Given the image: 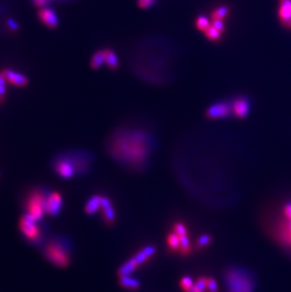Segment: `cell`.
I'll list each match as a JSON object with an SVG mask.
<instances>
[{
  "label": "cell",
  "instance_id": "5",
  "mask_svg": "<svg viewBox=\"0 0 291 292\" xmlns=\"http://www.w3.org/2000/svg\"><path fill=\"white\" fill-rule=\"evenodd\" d=\"M19 230L24 239L34 246H43L46 240L47 229L42 220H35L26 214L19 220Z\"/></svg>",
  "mask_w": 291,
  "mask_h": 292
},
{
  "label": "cell",
  "instance_id": "22",
  "mask_svg": "<svg viewBox=\"0 0 291 292\" xmlns=\"http://www.w3.org/2000/svg\"><path fill=\"white\" fill-rule=\"evenodd\" d=\"M203 33H204V35L206 36V38H207L209 41L214 42V43L219 42V41L221 40L222 35H223V33H221L219 30H217L212 24H211L209 28L205 30Z\"/></svg>",
  "mask_w": 291,
  "mask_h": 292
},
{
  "label": "cell",
  "instance_id": "15",
  "mask_svg": "<svg viewBox=\"0 0 291 292\" xmlns=\"http://www.w3.org/2000/svg\"><path fill=\"white\" fill-rule=\"evenodd\" d=\"M156 253V248L154 246H147L144 248L142 251L138 252L136 255L134 256L136 262L138 263L139 266L143 264L148 262L150 257H152Z\"/></svg>",
  "mask_w": 291,
  "mask_h": 292
},
{
  "label": "cell",
  "instance_id": "16",
  "mask_svg": "<svg viewBox=\"0 0 291 292\" xmlns=\"http://www.w3.org/2000/svg\"><path fill=\"white\" fill-rule=\"evenodd\" d=\"M104 49L105 65L111 70H118L120 68V59L117 53L112 48H103Z\"/></svg>",
  "mask_w": 291,
  "mask_h": 292
},
{
  "label": "cell",
  "instance_id": "27",
  "mask_svg": "<svg viewBox=\"0 0 291 292\" xmlns=\"http://www.w3.org/2000/svg\"><path fill=\"white\" fill-rule=\"evenodd\" d=\"M193 285H194L193 279L190 276H185V277L182 278L181 281H180V286L185 292H187L188 289H190Z\"/></svg>",
  "mask_w": 291,
  "mask_h": 292
},
{
  "label": "cell",
  "instance_id": "35",
  "mask_svg": "<svg viewBox=\"0 0 291 292\" xmlns=\"http://www.w3.org/2000/svg\"><path fill=\"white\" fill-rule=\"evenodd\" d=\"M212 25H213L217 30H219L221 33H223L224 31H225V29H226L223 20H214V21H212Z\"/></svg>",
  "mask_w": 291,
  "mask_h": 292
},
{
  "label": "cell",
  "instance_id": "18",
  "mask_svg": "<svg viewBox=\"0 0 291 292\" xmlns=\"http://www.w3.org/2000/svg\"><path fill=\"white\" fill-rule=\"evenodd\" d=\"M120 285L127 289V290H137L141 283L138 279L136 278L131 277L130 275H125V276H120V281H119Z\"/></svg>",
  "mask_w": 291,
  "mask_h": 292
},
{
  "label": "cell",
  "instance_id": "33",
  "mask_svg": "<svg viewBox=\"0 0 291 292\" xmlns=\"http://www.w3.org/2000/svg\"><path fill=\"white\" fill-rule=\"evenodd\" d=\"M207 290H208V292H218L217 282H216V280L214 278L208 277Z\"/></svg>",
  "mask_w": 291,
  "mask_h": 292
},
{
  "label": "cell",
  "instance_id": "36",
  "mask_svg": "<svg viewBox=\"0 0 291 292\" xmlns=\"http://www.w3.org/2000/svg\"><path fill=\"white\" fill-rule=\"evenodd\" d=\"M187 292H202V290H200V289H199V288H198V287L196 286V285H195L194 283V285H192V287H191L190 289H188V290H187Z\"/></svg>",
  "mask_w": 291,
  "mask_h": 292
},
{
  "label": "cell",
  "instance_id": "19",
  "mask_svg": "<svg viewBox=\"0 0 291 292\" xmlns=\"http://www.w3.org/2000/svg\"><path fill=\"white\" fill-rule=\"evenodd\" d=\"M138 267H140V266L138 265V263L136 262L135 257H132L131 259H129L120 267L118 270V274H119V276L131 275V273L134 272Z\"/></svg>",
  "mask_w": 291,
  "mask_h": 292
},
{
  "label": "cell",
  "instance_id": "4",
  "mask_svg": "<svg viewBox=\"0 0 291 292\" xmlns=\"http://www.w3.org/2000/svg\"><path fill=\"white\" fill-rule=\"evenodd\" d=\"M226 292H254L255 279L252 271L235 266L225 270L223 274Z\"/></svg>",
  "mask_w": 291,
  "mask_h": 292
},
{
  "label": "cell",
  "instance_id": "20",
  "mask_svg": "<svg viewBox=\"0 0 291 292\" xmlns=\"http://www.w3.org/2000/svg\"><path fill=\"white\" fill-rule=\"evenodd\" d=\"M231 9L228 5H220L218 7L215 8L211 15H210V18L212 21L214 20H223L230 14Z\"/></svg>",
  "mask_w": 291,
  "mask_h": 292
},
{
  "label": "cell",
  "instance_id": "10",
  "mask_svg": "<svg viewBox=\"0 0 291 292\" xmlns=\"http://www.w3.org/2000/svg\"><path fill=\"white\" fill-rule=\"evenodd\" d=\"M234 115L239 120H244L251 112V99L244 95H239L231 99Z\"/></svg>",
  "mask_w": 291,
  "mask_h": 292
},
{
  "label": "cell",
  "instance_id": "24",
  "mask_svg": "<svg viewBox=\"0 0 291 292\" xmlns=\"http://www.w3.org/2000/svg\"><path fill=\"white\" fill-rule=\"evenodd\" d=\"M166 242H167V246L170 249V251H177V250H180V247H181V240H180L179 236H178L176 232H174V231L170 232V233L167 236Z\"/></svg>",
  "mask_w": 291,
  "mask_h": 292
},
{
  "label": "cell",
  "instance_id": "26",
  "mask_svg": "<svg viewBox=\"0 0 291 292\" xmlns=\"http://www.w3.org/2000/svg\"><path fill=\"white\" fill-rule=\"evenodd\" d=\"M6 77L3 71H0V103L3 102L4 98L6 97Z\"/></svg>",
  "mask_w": 291,
  "mask_h": 292
},
{
  "label": "cell",
  "instance_id": "2",
  "mask_svg": "<svg viewBox=\"0 0 291 292\" xmlns=\"http://www.w3.org/2000/svg\"><path fill=\"white\" fill-rule=\"evenodd\" d=\"M93 156L82 150L64 152L54 158L52 168L60 178L65 180L84 175L89 171Z\"/></svg>",
  "mask_w": 291,
  "mask_h": 292
},
{
  "label": "cell",
  "instance_id": "8",
  "mask_svg": "<svg viewBox=\"0 0 291 292\" xmlns=\"http://www.w3.org/2000/svg\"><path fill=\"white\" fill-rule=\"evenodd\" d=\"M205 115L208 120L229 119L234 115L231 100H219L207 108Z\"/></svg>",
  "mask_w": 291,
  "mask_h": 292
},
{
  "label": "cell",
  "instance_id": "23",
  "mask_svg": "<svg viewBox=\"0 0 291 292\" xmlns=\"http://www.w3.org/2000/svg\"><path fill=\"white\" fill-rule=\"evenodd\" d=\"M210 20H211V18H209L208 16L204 15H200L195 20V26L200 31L204 32L211 26Z\"/></svg>",
  "mask_w": 291,
  "mask_h": 292
},
{
  "label": "cell",
  "instance_id": "11",
  "mask_svg": "<svg viewBox=\"0 0 291 292\" xmlns=\"http://www.w3.org/2000/svg\"><path fill=\"white\" fill-rule=\"evenodd\" d=\"M38 16H39V19L42 21L46 28L55 29L58 27L59 19L52 8L48 7V6L40 8L38 12Z\"/></svg>",
  "mask_w": 291,
  "mask_h": 292
},
{
  "label": "cell",
  "instance_id": "21",
  "mask_svg": "<svg viewBox=\"0 0 291 292\" xmlns=\"http://www.w3.org/2000/svg\"><path fill=\"white\" fill-rule=\"evenodd\" d=\"M105 64L104 49H99L91 58L90 66L93 69H98L101 68Z\"/></svg>",
  "mask_w": 291,
  "mask_h": 292
},
{
  "label": "cell",
  "instance_id": "25",
  "mask_svg": "<svg viewBox=\"0 0 291 292\" xmlns=\"http://www.w3.org/2000/svg\"><path fill=\"white\" fill-rule=\"evenodd\" d=\"M181 240V247H180V252L183 254V255H188L190 253V240L188 239L187 236H185V237H181L180 238Z\"/></svg>",
  "mask_w": 291,
  "mask_h": 292
},
{
  "label": "cell",
  "instance_id": "28",
  "mask_svg": "<svg viewBox=\"0 0 291 292\" xmlns=\"http://www.w3.org/2000/svg\"><path fill=\"white\" fill-rule=\"evenodd\" d=\"M173 231L176 232L180 238L181 237H185V236H187V229L186 227V225L182 222H177L174 224V227H173Z\"/></svg>",
  "mask_w": 291,
  "mask_h": 292
},
{
  "label": "cell",
  "instance_id": "30",
  "mask_svg": "<svg viewBox=\"0 0 291 292\" xmlns=\"http://www.w3.org/2000/svg\"><path fill=\"white\" fill-rule=\"evenodd\" d=\"M211 240H212V239H211L210 236H208V235H203V236H202V237L199 239L198 242H197L198 248H204L208 246L210 242H211Z\"/></svg>",
  "mask_w": 291,
  "mask_h": 292
},
{
  "label": "cell",
  "instance_id": "9",
  "mask_svg": "<svg viewBox=\"0 0 291 292\" xmlns=\"http://www.w3.org/2000/svg\"><path fill=\"white\" fill-rule=\"evenodd\" d=\"M63 204L64 200L59 192L48 191L45 202V214L52 217L59 216L63 209Z\"/></svg>",
  "mask_w": 291,
  "mask_h": 292
},
{
  "label": "cell",
  "instance_id": "13",
  "mask_svg": "<svg viewBox=\"0 0 291 292\" xmlns=\"http://www.w3.org/2000/svg\"><path fill=\"white\" fill-rule=\"evenodd\" d=\"M6 80L9 83L17 86V87H25L28 85L29 83V80L28 78L25 75H23L22 73L16 72L15 70L12 69H4L3 70Z\"/></svg>",
  "mask_w": 291,
  "mask_h": 292
},
{
  "label": "cell",
  "instance_id": "31",
  "mask_svg": "<svg viewBox=\"0 0 291 292\" xmlns=\"http://www.w3.org/2000/svg\"><path fill=\"white\" fill-rule=\"evenodd\" d=\"M156 0H138V6L141 9H149L154 6Z\"/></svg>",
  "mask_w": 291,
  "mask_h": 292
},
{
  "label": "cell",
  "instance_id": "7",
  "mask_svg": "<svg viewBox=\"0 0 291 292\" xmlns=\"http://www.w3.org/2000/svg\"><path fill=\"white\" fill-rule=\"evenodd\" d=\"M275 232L278 241L291 251V202L284 203Z\"/></svg>",
  "mask_w": 291,
  "mask_h": 292
},
{
  "label": "cell",
  "instance_id": "34",
  "mask_svg": "<svg viewBox=\"0 0 291 292\" xmlns=\"http://www.w3.org/2000/svg\"><path fill=\"white\" fill-rule=\"evenodd\" d=\"M53 1H67V0H32L33 4L39 8L48 6V4L51 3Z\"/></svg>",
  "mask_w": 291,
  "mask_h": 292
},
{
  "label": "cell",
  "instance_id": "29",
  "mask_svg": "<svg viewBox=\"0 0 291 292\" xmlns=\"http://www.w3.org/2000/svg\"><path fill=\"white\" fill-rule=\"evenodd\" d=\"M207 283H208V277L202 276V277L198 278V280L196 281L195 285L200 290H202V292H205L207 290Z\"/></svg>",
  "mask_w": 291,
  "mask_h": 292
},
{
  "label": "cell",
  "instance_id": "1",
  "mask_svg": "<svg viewBox=\"0 0 291 292\" xmlns=\"http://www.w3.org/2000/svg\"><path fill=\"white\" fill-rule=\"evenodd\" d=\"M152 136L142 130L122 129L112 135L109 142L111 155L122 163L144 164L153 149Z\"/></svg>",
  "mask_w": 291,
  "mask_h": 292
},
{
  "label": "cell",
  "instance_id": "14",
  "mask_svg": "<svg viewBox=\"0 0 291 292\" xmlns=\"http://www.w3.org/2000/svg\"><path fill=\"white\" fill-rule=\"evenodd\" d=\"M278 18L285 28L291 20V0H279Z\"/></svg>",
  "mask_w": 291,
  "mask_h": 292
},
{
  "label": "cell",
  "instance_id": "32",
  "mask_svg": "<svg viewBox=\"0 0 291 292\" xmlns=\"http://www.w3.org/2000/svg\"><path fill=\"white\" fill-rule=\"evenodd\" d=\"M7 28L11 32H16L19 30V25L14 19L10 18L7 20Z\"/></svg>",
  "mask_w": 291,
  "mask_h": 292
},
{
  "label": "cell",
  "instance_id": "6",
  "mask_svg": "<svg viewBox=\"0 0 291 292\" xmlns=\"http://www.w3.org/2000/svg\"><path fill=\"white\" fill-rule=\"evenodd\" d=\"M48 190L45 188H36L30 190L26 196L25 210L26 215L33 219L41 221L45 214V202Z\"/></svg>",
  "mask_w": 291,
  "mask_h": 292
},
{
  "label": "cell",
  "instance_id": "17",
  "mask_svg": "<svg viewBox=\"0 0 291 292\" xmlns=\"http://www.w3.org/2000/svg\"><path fill=\"white\" fill-rule=\"evenodd\" d=\"M101 197L100 195H93L85 204V212L88 215H94L101 209Z\"/></svg>",
  "mask_w": 291,
  "mask_h": 292
},
{
  "label": "cell",
  "instance_id": "3",
  "mask_svg": "<svg viewBox=\"0 0 291 292\" xmlns=\"http://www.w3.org/2000/svg\"><path fill=\"white\" fill-rule=\"evenodd\" d=\"M72 251L71 240L62 235L47 239L43 245V255L45 259L58 268H66L70 264Z\"/></svg>",
  "mask_w": 291,
  "mask_h": 292
},
{
  "label": "cell",
  "instance_id": "12",
  "mask_svg": "<svg viewBox=\"0 0 291 292\" xmlns=\"http://www.w3.org/2000/svg\"><path fill=\"white\" fill-rule=\"evenodd\" d=\"M101 209L105 223L107 225L113 224L115 220V211L112 207L110 199L105 196L101 197Z\"/></svg>",
  "mask_w": 291,
  "mask_h": 292
}]
</instances>
